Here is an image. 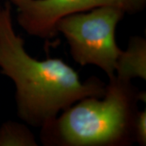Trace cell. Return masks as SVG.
<instances>
[{
	"instance_id": "3",
	"label": "cell",
	"mask_w": 146,
	"mask_h": 146,
	"mask_svg": "<svg viewBox=\"0 0 146 146\" xmlns=\"http://www.w3.org/2000/svg\"><path fill=\"white\" fill-rule=\"evenodd\" d=\"M125 15L113 7H98L63 17L56 32L65 37L76 63L98 67L110 78L115 76L122 50L116 42V29Z\"/></svg>"
},
{
	"instance_id": "6",
	"label": "cell",
	"mask_w": 146,
	"mask_h": 146,
	"mask_svg": "<svg viewBox=\"0 0 146 146\" xmlns=\"http://www.w3.org/2000/svg\"><path fill=\"white\" fill-rule=\"evenodd\" d=\"M25 123L7 121L0 126V146H37L38 142Z\"/></svg>"
},
{
	"instance_id": "7",
	"label": "cell",
	"mask_w": 146,
	"mask_h": 146,
	"mask_svg": "<svg viewBox=\"0 0 146 146\" xmlns=\"http://www.w3.org/2000/svg\"><path fill=\"white\" fill-rule=\"evenodd\" d=\"M135 142L141 146L146 145V110H139L134 123Z\"/></svg>"
},
{
	"instance_id": "8",
	"label": "cell",
	"mask_w": 146,
	"mask_h": 146,
	"mask_svg": "<svg viewBox=\"0 0 146 146\" xmlns=\"http://www.w3.org/2000/svg\"><path fill=\"white\" fill-rule=\"evenodd\" d=\"M3 6H2L0 4V15H1V12H2V10H3Z\"/></svg>"
},
{
	"instance_id": "2",
	"label": "cell",
	"mask_w": 146,
	"mask_h": 146,
	"mask_svg": "<svg viewBox=\"0 0 146 146\" xmlns=\"http://www.w3.org/2000/svg\"><path fill=\"white\" fill-rule=\"evenodd\" d=\"M102 98L75 102L41 127L45 146H130L139 102H145L132 81L113 76Z\"/></svg>"
},
{
	"instance_id": "5",
	"label": "cell",
	"mask_w": 146,
	"mask_h": 146,
	"mask_svg": "<svg viewBox=\"0 0 146 146\" xmlns=\"http://www.w3.org/2000/svg\"><path fill=\"white\" fill-rule=\"evenodd\" d=\"M115 76L131 80H146V40L140 36H131L127 49L121 50L117 60Z\"/></svg>"
},
{
	"instance_id": "4",
	"label": "cell",
	"mask_w": 146,
	"mask_h": 146,
	"mask_svg": "<svg viewBox=\"0 0 146 146\" xmlns=\"http://www.w3.org/2000/svg\"><path fill=\"white\" fill-rule=\"evenodd\" d=\"M15 7L16 21L29 35L45 42L57 35L62 18L102 7H113L134 15L145 9L146 0H7Z\"/></svg>"
},
{
	"instance_id": "1",
	"label": "cell",
	"mask_w": 146,
	"mask_h": 146,
	"mask_svg": "<svg viewBox=\"0 0 146 146\" xmlns=\"http://www.w3.org/2000/svg\"><path fill=\"white\" fill-rule=\"evenodd\" d=\"M0 72L15 84L20 119L40 128L80 100L103 97L106 88L97 77L82 81L78 72L61 58L32 57L13 26L8 1L0 15Z\"/></svg>"
}]
</instances>
